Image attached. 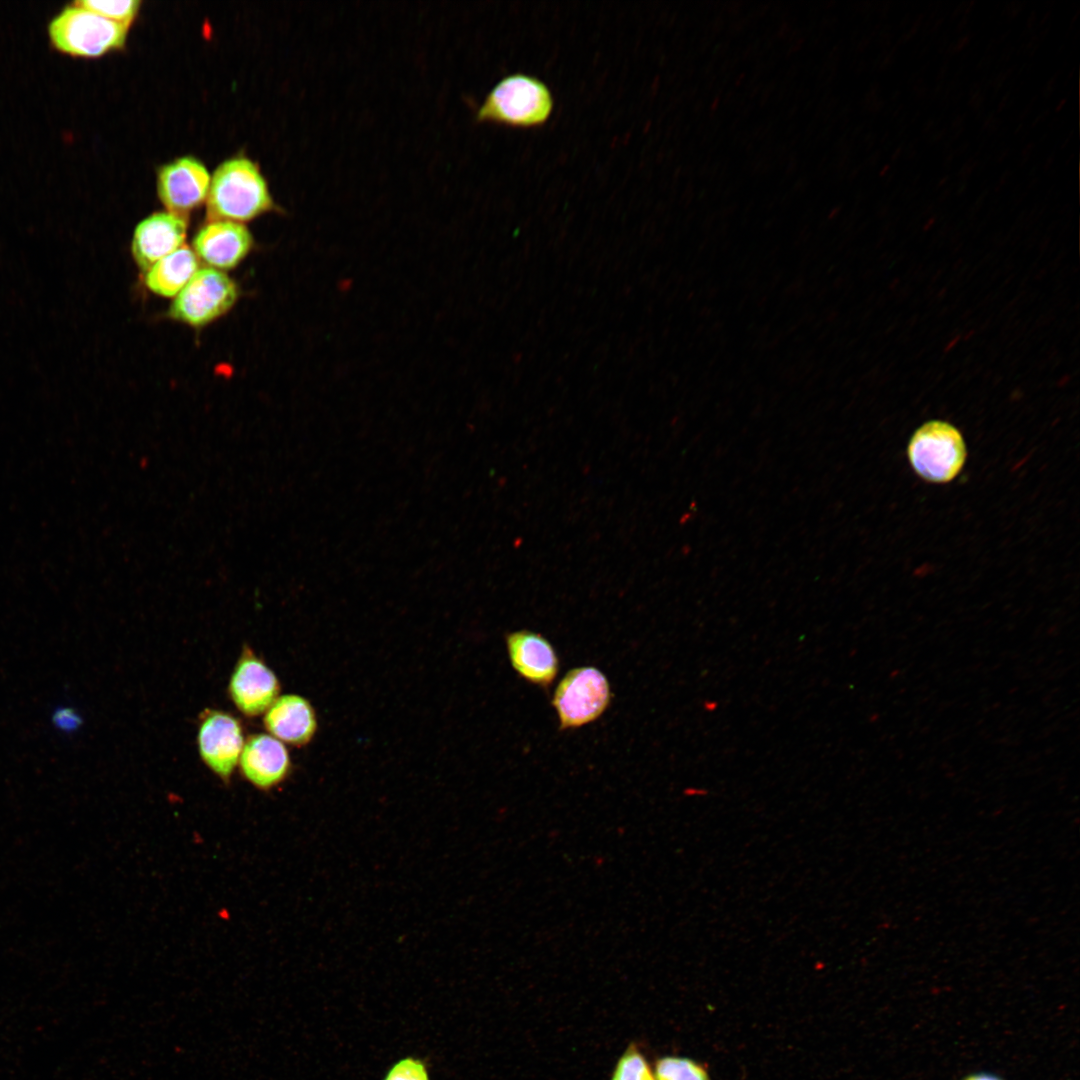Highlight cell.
Masks as SVG:
<instances>
[{"mask_svg": "<svg viewBox=\"0 0 1080 1080\" xmlns=\"http://www.w3.org/2000/svg\"><path fill=\"white\" fill-rule=\"evenodd\" d=\"M206 203L209 221L241 223L277 208L259 168L243 157L218 166L210 179Z\"/></svg>", "mask_w": 1080, "mask_h": 1080, "instance_id": "6da1fadb", "label": "cell"}, {"mask_svg": "<svg viewBox=\"0 0 1080 1080\" xmlns=\"http://www.w3.org/2000/svg\"><path fill=\"white\" fill-rule=\"evenodd\" d=\"M553 109L554 98L548 85L535 76L517 72L493 86L477 109L475 120L529 129L543 126Z\"/></svg>", "mask_w": 1080, "mask_h": 1080, "instance_id": "7a4b0ae2", "label": "cell"}, {"mask_svg": "<svg viewBox=\"0 0 1080 1080\" xmlns=\"http://www.w3.org/2000/svg\"><path fill=\"white\" fill-rule=\"evenodd\" d=\"M51 46L61 54L95 58L124 46L128 26L114 22L74 2L49 21Z\"/></svg>", "mask_w": 1080, "mask_h": 1080, "instance_id": "3957f363", "label": "cell"}, {"mask_svg": "<svg viewBox=\"0 0 1080 1080\" xmlns=\"http://www.w3.org/2000/svg\"><path fill=\"white\" fill-rule=\"evenodd\" d=\"M907 457L915 474L933 484L953 481L967 459V446L961 431L953 424L933 419L912 434Z\"/></svg>", "mask_w": 1080, "mask_h": 1080, "instance_id": "277c9868", "label": "cell"}, {"mask_svg": "<svg viewBox=\"0 0 1080 1080\" xmlns=\"http://www.w3.org/2000/svg\"><path fill=\"white\" fill-rule=\"evenodd\" d=\"M610 700L609 682L599 669L581 666L569 670L556 686L552 699L560 730L595 721L608 708Z\"/></svg>", "mask_w": 1080, "mask_h": 1080, "instance_id": "5b68a950", "label": "cell"}, {"mask_svg": "<svg viewBox=\"0 0 1080 1080\" xmlns=\"http://www.w3.org/2000/svg\"><path fill=\"white\" fill-rule=\"evenodd\" d=\"M237 298L238 288L227 274L204 267L198 269L175 297L169 314L175 320L199 327L225 314Z\"/></svg>", "mask_w": 1080, "mask_h": 1080, "instance_id": "8992f818", "label": "cell"}, {"mask_svg": "<svg viewBox=\"0 0 1080 1080\" xmlns=\"http://www.w3.org/2000/svg\"><path fill=\"white\" fill-rule=\"evenodd\" d=\"M198 747L203 762L223 782L229 783L243 746V729L229 713L207 710L198 730Z\"/></svg>", "mask_w": 1080, "mask_h": 1080, "instance_id": "52a82bcc", "label": "cell"}, {"mask_svg": "<svg viewBox=\"0 0 1080 1080\" xmlns=\"http://www.w3.org/2000/svg\"><path fill=\"white\" fill-rule=\"evenodd\" d=\"M210 175L204 164L190 156L178 158L161 167L158 195L169 212L186 218L207 198Z\"/></svg>", "mask_w": 1080, "mask_h": 1080, "instance_id": "ba28073f", "label": "cell"}, {"mask_svg": "<svg viewBox=\"0 0 1080 1080\" xmlns=\"http://www.w3.org/2000/svg\"><path fill=\"white\" fill-rule=\"evenodd\" d=\"M279 681L252 650L245 647L232 673L228 691L237 709L246 716L266 712L278 698Z\"/></svg>", "mask_w": 1080, "mask_h": 1080, "instance_id": "9c48e42d", "label": "cell"}, {"mask_svg": "<svg viewBox=\"0 0 1080 1080\" xmlns=\"http://www.w3.org/2000/svg\"><path fill=\"white\" fill-rule=\"evenodd\" d=\"M252 245V235L242 223L215 220L198 231L193 251L211 268L231 269L245 258Z\"/></svg>", "mask_w": 1080, "mask_h": 1080, "instance_id": "30bf717a", "label": "cell"}, {"mask_svg": "<svg viewBox=\"0 0 1080 1080\" xmlns=\"http://www.w3.org/2000/svg\"><path fill=\"white\" fill-rule=\"evenodd\" d=\"M187 232L185 217L172 212H157L143 219L132 239V254L146 272L157 261L183 246Z\"/></svg>", "mask_w": 1080, "mask_h": 1080, "instance_id": "8fae6325", "label": "cell"}, {"mask_svg": "<svg viewBox=\"0 0 1080 1080\" xmlns=\"http://www.w3.org/2000/svg\"><path fill=\"white\" fill-rule=\"evenodd\" d=\"M506 647L510 663L522 679L545 688L556 678L559 670L557 653L541 634L530 630L508 633Z\"/></svg>", "mask_w": 1080, "mask_h": 1080, "instance_id": "7c38bea8", "label": "cell"}, {"mask_svg": "<svg viewBox=\"0 0 1080 1080\" xmlns=\"http://www.w3.org/2000/svg\"><path fill=\"white\" fill-rule=\"evenodd\" d=\"M239 764L243 776L256 788L265 791L281 784L291 769L290 756L284 744L266 734L248 737Z\"/></svg>", "mask_w": 1080, "mask_h": 1080, "instance_id": "4fadbf2b", "label": "cell"}, {"mask_svg": "<svg viewBox=\"0 0 1080 1080\" xmlns=\"http://www.w3.org/2000/svg\"><path fill=\"white\" fill-rule=\"evenodd\" d=\"M264 725L276 739L293 746L309 743L317 730V717L310 702L294 694L277 698L264 716Z\"/></svg>", "mask_w": 1080, "mask_h": 1080, "instance_id": "5bb4252c", "label": "cell"}, {"mask_svg": "<svg viewBox=\"0 0 1080 1080\" xmlns=\"http://www.w3.org/2000/svg\"><path fill=\"white\" fill-rule=\"evenodd\" d=\"M198 269L196 254L188 246L183 245L157 261L145 272V284L157 295L177 296Z\"/></svg>", "mask_w": 1080, "mask_h": 1080, "instance_id": "9a60e30c", "label": "cell"}, {"mask_svg": "<svg viewBox=\"0 0 1080 1080\" xmlns=\"http://www.w3.org/2000/svg\"><path fill=\"white\" fill-rule=\"evenodd\" d=\"M653 1072L655 1080H711L702 1064L674 1055L658 1058Z\"/></svg>", "mask_w": 1080, "mask_h": 1080, "instance_id": "2e32d148", "label": "cell"}, {"mask_svg": "<svg viewBox=\"0 0 1080 1080\" xmlns=\"http://www.w3.org/2000/svg\"><path fill=\"white\" fill-rule=\"evenodd\" d=\"M610 1080H655L653 1069L636 1042H630L621 1054Z\"/></svg>", "mask_w": 1080, "mask_h": 1080, "instance_id": "e0dca14e", "label": "cell"}, {"mask_svg": "<svg viewBox=\"0 0 1080 1080\" xmlns=\"http://www.w3.org/2000/svg\"><path fill=\"white\" fill-rule=\"evenodd\" d=\"M75 2L109 20L126 26H129L133 21L141 4L139 0H78Z\"/></svg>", "mask_w": 1080, "mask_h": 1080, "instance_id": "ac0fdd59", "label": "cell"}, {"mask_svg": "<svg viewBox=\"0 0 1080 1080\" xmlns=\"http://www.w3.org/2000/svg\"><path fill=\"white\" fill-rule=\"evenodd\" d=\"M383 1080H430L426 1062L414 1056H406L395 1062Z\"/></svg>", "mask_w": 1080, "mask_h": 1080, "instance_id": "d6986e66", "label": "cell"}, {"mask_svg": "<svg viewBox=\"0 0 1080 1080\" xmlns=\"http://www.w3.org/2000/svg\"><path fill=\"white\" fill-rule=\"evenodd\" d=\"M51 723L59 732L71 734L81 727L82 718L74 708L59 706L52 711Z\"/></svg>", "mask_w": 1080, "mask_h": 1080, "instance_id": "ffe728a7", "label": "cell"}, {"mask_svg": "<svg viewBox=\"0 0 1080 1080\" xmlns=\"http://www.w3.org/2000/svg\"><path fill=\"white\" fill-rule=\"evenodd\" d=\"M963 1080H1002V1079L995 1076V1075L986 1074V1073H978V1074H972L970 1076H967Z\"/></svg>", "mask_w": 1080, "mask_h": 1080, "instance_id": "44dd1931", "label": "cell"}, {"mask_svg": "<svg viewBox=\"0 0 1080 1080\" xmlns=\"http://www.w3.org/2000/svg\"><path fill=\"white\" fill-rule=\"evenodd\" d=\"M702 706L707 712H714L718 708V702L712 699L704 700Z\"/></svg>", "mask_w": 1080, "mask_h": 1080, "instance_id": "7402d4cb", "label": "cell"}]
</instances>
